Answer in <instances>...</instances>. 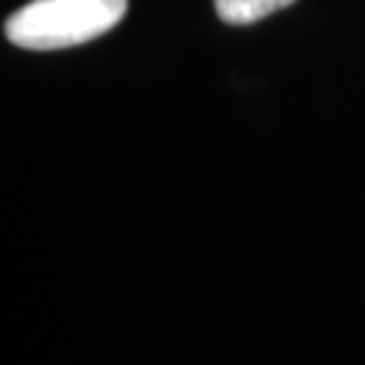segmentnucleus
<instances>
[{"instance_id": "f257e3e1", "label": "nucleus", "mask_w": 365, "mask_h": 365, "mask_svg": "<svg viewBox=\"0 0 365 365\" xmlns=\"http://www.w3.org/2000/svg\"><path fill=\"white\" fill-rule=\"evenodd\" d=\"M128 11V0H33L6 22V38L36 52L68 49L108 33Z\"/></svg>"}, {"instance_id": "f03ea898", "label": "nucleus", "mask_w": 365, "mask_h": 365, "mask_svg": "<svg viewBox=\"0 0 365 365\" xmlns=\"http://www.w3.org/2000/svg\"><path fill=\"white\" fill-rule=\"evenodd\" d=\"M295 0H214V9L222 22L227 25H252L260 22L268 14L282 11Z\"/></svg>"}]
</instances>
